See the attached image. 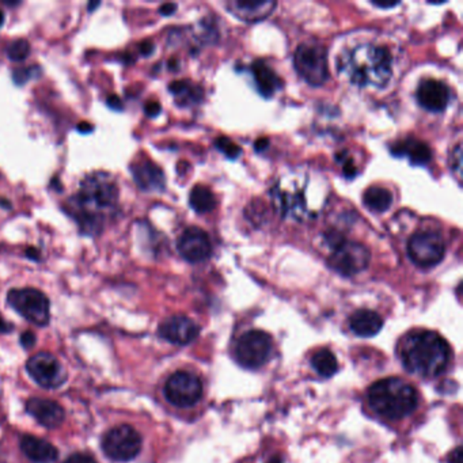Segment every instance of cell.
<instances>
[{"label":"cell","mask_w":463,"mask_h":463,"mask_svg":"<svg viewBox=\"0 0 463 463\" xmlns=\"http://www.w3.org/2000/svg\"><path fill=\"white\" fill-rule=\"evenodd\" d=\"M36 342V336L31 333V332H25L22 336H21V344L24 348H31Z\"/></svg>","instance_id":"36"},{"label":"cell","mask_w":463,"mask_h":463,"mask_svg":"<svg viewBox=\"0 0 463 463\" xmlns=\"http://www.w3.org/2000/svg\"><path fill=\"white\" fill-rule=\"evenodd\" d=\"M26 412L48 429H56L64 422V410L52 399L33 397L26 402Z\"/></svg>","instance_id":"16"},{"label":"cell","mask_w":463,"mask_h":463,"mask_svg":"<svg viewBox=\"0 0 463 463\" xmlns=\"http://www.w3.org/2000/svg\"><path fill=\"white\" fill-rule=\"evenodd\" d=\"M363 203L374 214H382L393 204V194L382 186H369L363 194Z\"/></svg>","instance_id":"25"},{"label":"cell","mask_w":463,"mask_h":463,"mask_svg":"<svg viewBox=\"0 0 463 463\" xmlns=\"http://www.w3.org/2000/svg\"><path fill=\"white\" fill-rule=\"evenodd\" d=\"M164 397L177 408H191L203 397V383L191 372L177 371L166 382Z\"/></svg>","instance_id":"11"},{"label":"cell","mask_w":463,"mask_h":463,"mask_svg":"<svg viewBox=\"0 0 463 463\" xmlns=\"http://www.w3.org/2000/svg\"><path fill=\"white\" fill-rule=\"evenodd\" d=\"M99 6H101V1H91V3H89L87 9H89V11H90V13H93V11H94V9H96V7H99Z\"/></svg>","instance_id":"45"},{"label":"cell","mask_w":463,"mask_h":463,"mask_svg":"<svg viewBox=\"0 0 463 463\" xmlns=\"http://www.w3.org/2000/svg\"><path fill=\"white\" fill-rule=\"evenodd\" d=\"M7 302L16 313L37 327H45L49 322V299L36 288H14L9 292Z\"/></svg>","instance_id":"6"},{"label":"cell","mask_w":463,"mask_h":463,"mask_svg":"<svg viewBox=\"0 0 463 463\" xmlns=\"http://www.w3.org/2000/svg\"><path fill=\"white\" fill-rule=\"evenodd\" d=\"M371 261V253L367 246L359 242L344 241L342 244L332 250L327 259L330 269L344 277H351L357 273L366 271Z\"/></svg>","instance_id":"9"},{"label":"cell","mask_w":463,"mask_h":463,"mask_svg":"<svg viewBox=\"0 0 463 463\" xmlns=\"http://www.w3.org/2000/svg\"><path fill=\"white\" fill-rule=\"evenodd\" d=\"M446 254L443 237L435 231H419L408 242V256L420 268H432L440 264Z\"/></svg>","instance_id":"10"},{"label":"cell","mask_w":463,"mask_h":463,"mask_svg":"<svg viewBox=\"0 0 463 463\" xmlns=\"http://www.w3.org/2000/svg\"><path fill=\"white\" fill-rule=\"evenodd\" d=\"M169 91L176 96L178 105L191 106L199 104L204 98V91L201 87L194 86L188 81H174L169 84Z\"/></svg>","instance_id":"24"},{"label":"cell","mask_w":463,"mask_h":463,"mask_svg":"<svg viewBox=\"0 0 463 463\" xmlns=\"http://www.w3.org/2000/svg\"><path fill=\"white\" fill-rule=\"evenodd\" d=\"M176 10H177V4H174V3H166L164 6H161L159 13L164 15V16H170V15L176 13Z\"/></svg>","instance_id":"38"},{"label":"cell","mask_w":463,"mask_h":463,"mask_svg":"<svg viewBox=\"0 0 463 463\" xmlns=\"http://www.w3.org/2000/svg\"><path fill=\"white\" fill-rule=\"evenodd\" d=\"M137 186L144 191H162L166 186L164 170L152 162H140L131 166Z\"/></svg>","instance_id":"19"},{"label":"cell","mask_w":463,"mask_h":463,"mask_svg":"<svg viewBox=\"0 0 463 463\" xmlns=\"http://www.w3.org/2000/svg\"><path fill=\"white\" fill-rule=\"evenodd\" d=\"M449 167L458 177L462 176V146L458 144L455 150L452 151L451 158H449Z\"/></svg>","instance_id":"31"},{"label":"cell","mask_w":463,"mask_h":463,"mask_svg":"<svg viewBox=\"0 0 463 463\" xmlns=\"http://www.w3.org/2000/svg\"><path fill=\"white\" fill-rule=\"evenodd\" d=\"M451 349L436 332L419 330L408 334L399 347V359L405 369L422 378H436L449 364Z\"/></svg>","instance_id":"2"},{"label":"cell","mask_w":463,"mask_h":463,"mask_svg":"<svg viewBox=\"0 0 463 463\" xmlns=\"http://www.w3.org/2000/svg\"><path fill=\"white\" fill-rule=\"evenodd\" d=\"M144 111H146V114H147L149 117H156V116H159V113L162 111V106H161V104L156 102V101H150V102H147V104L144 105Z\"/></svg>","instance_id":"33"},{"label":"cell","mask_w":463,"mask_h":463,"mask_svg":"<svg viewBox=\"0 0 463 463\" xmlns=\"http://www.w3.org/2000/svg\"><path fill=\"white\" fill-rule=\"evenodd\" d=\"M21 449L34 463H52L59 458V451L52 443L36 436H24L21 439Z\"/></svg>","instance_id":"20"},{"label":"cell","mask_w":463,"mask_h":463,"mask_svg":"<svg viewBox=\"0 0 463 463\" xmlns=\"http://www.w3.org/2000/svg\"><path fill=\"white\" fill-rule=\"evenodd\" d=\"M106 105L109 106L110 109L113 110H123V102H121V98L116 94H111V96H108L106 99Z\"/></svg>","instance_id":"35"},{"label":"cell","mask_w":463,"mask_h":463,"mask_svg":"<svg viewBox=\"0 0 463 463\" xmlns=\"http://www.w3.org/2000/svg\"><path fill=\"white\" fill-rule=\"evenodd\" d=\"M368 404L382 417L401 420L416 410L419 397L407 382L399 378H386L369 387Z\"/></svg>","instance_id":"4"},{"label":"cell","mask_w":463,"mask_h":463,"mask_svg":"<svg viewBox=\"0 0 463 463\" xmlns=\"http://www.w3.org/2000/svg\"><path fill=\"white\" fill-rule=\"evenodd\" d=\"M26 257L33 259V261H40V259H41V254H40V252H39L36 247H28V250H26Z\"/></svg>","instance_id":"42"},{"label":"cell","mask_w":463,"mask_h":463,"mask_svg":"<svg viewBox=\"0 0 463 463\" xmlns=\"http://www.w3.org/2000/svg\"><path fill=\"white\" fill-rule=\"evenodd\" d=\"M272 199L274 208L284 218L302 220L309 215L306 196L298 185L283 186L277 184V186L272 189Z\"/></svg>","instance_id":"13"},{"label":"cell","mask_w":463,"mask_h":463,"mask_svg":"<svg viewBox=\"0 0 463 463\" xmlns=\"http://www.w3.org/2000/svg\"><path fill=\"white\" fill-rule=\"evenodd\" d=\"M178 61L176 60V59H171L170 61H169V69H177L178 67Z\"/></svg>","instance_id":"46"},{"label":"cell","mask_w":463,"mask_h":463,"mask_svg":"<svg viewBox=\"0 0 463 463\" xmlns=\"http://www.w3.org/2000/svg\"><path fill=\"white\" fill-rule=\"evenodd\" d=\"M268 146H269V140H268V139H259V140L254 143V150L261 152V151L265 150Z\"/></svg>","instance_id":"43"},{"label":"cell","mask_w":463,"mask_h":463,"mask_svg":"<svg viewBox=\"0 0 463 463\" xmlns=\"http://www.w3.org/2000/svg\"><path fill=\"white\" fill-rule=\"evenodd\" d=\"M294 66L300 78L313 87H319L329 78L327 52L321 44L306 42L298 46L294 55Z\"/></svg>","instance_id":"5"},{"label":"cell","mask_w":463,"mask_h":463,"mask_svg":"<svg viewBox=\"0 0 463 463\" xmlns=\"http://www.w3.org/2000/svg\"><path fill=\"white\" fill-rule=\"evenodd\" d=\"M102 449L108 458L116 462H129L141 449V436L129 425L114 427L104 436Z\"/></svg>","instance_id":"8"},{"label":"cell","mask_w":463,"mask_h":463,"mask_svg":"<svg viewBox=\"0 0 463 463\" xmlns=\"http://www.w3.org/2000/svg\"><path fill=\"white\" fill-rule=\"evenodd\" d=\"M119 203V188L108 173L84 178L78 193L67 204V212L76 220L84 235H96L110 211Z\"/></svg>","instance_id":"1"},{"label":"cell","mask_w":463,"mask_h":463,"mask_svg":"<svg viewBox=\"0 0 463 463\" xmlns=\"http://www.w3.org/2000/svg\"><path fill=\"white\" fill-rule=\"evenodd\" d=\"M10 329H11V325H9L4 319L0 318V332H1V333H7Z\"/></svg>","instance_id":"44"},{"label":"cell","mask_w":463,"mask_h":463,"mask_svg":"<svg viewBox=\"0 0 463 463\" xmlns=\"http://www.w3.org/2000/svg\"><path fill=\"white\" fill-rule=\"evenodd\" d=\"M371 3L379 9H393L399 4V1H371Z\"/></svg>","instance_id":"41"},{"label":"cell","mask_w":463,"mask_h":463,"mask_svg":"<svg viewBox=\"0 0 463 463\" xmlns=\"http://www.w3.org/2000/svg\"><path fill=\"white\" fill-rule=\"evenodd\" d=\"M392 61V55L384 46L362 44L342 55L340 71L359 87L382 89L390 82Z\"/></svg>","instance_id":"3"},{"label":"cell","mask_w":463,"mask_h":463,"mask_svg":"<svg viewBox=\"0 0 463 463\" xmlns=\"http://www.w3.org/2000/svg\"><path fill=\"white\" fill-rule=\"evenodd\" d=\"M3 22H4V13L0 10V28L3 26Z\"/></svg>","instance_id":"48"},{"label":"cell","mask_w":463,"mask_h":463,"mask_svg":"<svg viewBox=\"0 0 463 463\" xmlns=\"http://www.w3.org/2000/svg\"><path fill=\"white\" fill-rule=\"evenodd\" d=\"M177 250L185 261L197 264L211 257L212 245L206 232L199 227H189L181 234L177 242Z\"/></svg>","instance_id":"14"},{"label":"cell","mask_w":463,"mask_h":463,"mask_svg":"<svg viewBox=\"0 0 463 463\" xmlns=\"http://www.w3.org/2000/svg\"><path fill=\"white\" fill-rule=\"evenodd\" d=\"M252 74L259 94L265 98H271L277 90L283 87V81L280 79V76L264 60H256L252 64Z\"/></svg>","instance_id":"21"},{"label":"cell","mask_w":463,"mask_h":463,"mask_svg":"<svg viewBox=\"0 0 463 463\" xmlns=\"http://www.w3.org/2000/svg\"><path fill=\"white\" fill-rule=\"evenodd\" d=\"M276 4L277 3L273 0H262V1L230 0L226 3V9L238 19L247 24H256L264 21L265 18L272 14Z\"/></svg>","instance_id":"17"},{"label":"cell","mask_w":463,"mask_h":463,"mask_svg":"<svg viewBox=\"0 0 463 463\" xmlns=\"http://www.w3.org/2000/svg\"><path fill=\"white\" fill-rule=\"evenodd\" d=\"M40 72H41V69H39L37 66L21 67V69H14L13 81H14L15 84L22 86V84L28 83L30 79H33L34 76H37Z\"/></svg>","instance_id":"30"},{"label":"cell","mask_w":463,"mask_h":463,"mask_svg":"<svg viewBox=\"0 0 463 463\" xmlns=\"http://www.w3.org/2000/svg\"><path fill=\"white\" fill-rule=\"evenodd\" d=\"M64 463H96V459L87 454H72Z\"/></svg>","instance_id":"32"},{"label":"cell","mask_w":463,"mask_h":463,"mask_svg":"<svg viewBox=\"0 0 463 463\" xmlns=\"http://www.w3.org/2000/svg\"><path fill=\"white\" fill-rule=\"evenodd\" d=\"M189 204L197 214H208L215 209L216 197L208 186L196 185L189 194Z\"/></svg>","instance_id":"26"},{"label":"cell","mask_w":463,"mask_h":463,"mask_svg":"<svg viewBox=\"0 0 463 463\" xmlns=\"http://www.w3.org/2000/svg\"><path fill=\"white\" fill-rule=\"evenodd\" d=\"M268 463H282V458H279V457H274V458H272L271 461Z\"/></svg>","instance_id":"47"},{"label":"cell","mask_w":463,"mask_h":463,"mask_svg":"<svg viewBox=\"0 0 463 463\" xmlns=\"http://www.w3.org/2000/svg\"><path fill=\"white\" fill-rule=\"evenodd\" d=\"M341 164H344V176L347 178H354L356 177V167L354 164L348 161L345 158V154H342V162Z\"/></svg>","instance_id":"34"},{"label":"cell","mask_w":463,"mask_h":463,"mask_svg":"<svg viewBox=\"0 0 463 463\" xmlns=\"http://www.w3.org/2000/svg\"><path fill=\"white\" fill-rule=\"evenodd\" d=\"M29 54H30V44L24 39L14 40V41L10 42L7 46V57L15 63H21V61L26 60Z\"/></svg>","instance_id":"28"},{"label":"cell","mask_w":463,"mask_h":463,"mask_svg":"<svg viewBox=\"0 0 463 463\" xmlns=\"http://www.w3.org/2000/svg\"><path fill=\"white\" fill-rule=\"evenodd\" d=\"M200 333L199 325L185 315H173L159 327V336L176 345H188L196 340Z\"/></svg>","instance_id":"15"},{"label":"cell","mask_w":463,"mask_h":463,"mask_svg":"<svg viewBox=\"0 0 463 463\" xmlns=\"http://www.w3.org/2000/svg\"><path fill=\"white\" fill-rule=\"evenodd\" d=\"M349 327L359 337H372L381 332L383 318L372 310H359L351 317Z\"/></svg>","instance_id":"22"},{"label":"cell","mask_w":463,"mask_h":463,"mask_svg":"<svg viewBox=\"0 0 463 463\" xmlns=\"http://www.w3.org/2000/svg\"><path fill=\"white\" fill-rule=\"evenodd\" d=\"M155 46L151 41H143L140 44V54L143 56H150L154 52Z\"/></svg>","instance_id":"39"},{"label":"cell","mask_w":463,"mask_h":463,"mask_svg":"<svg viewBox=\"0 0 463 463\" xmlns=\"http://www.w3.org/2000/svg\"><path fill=\"white\" fill-rule=\"evenodd\" d=\"M30 378L45 389H57L67 381V372L54 354L48 352L31 356L26 363Z\"/></svg>","instance_id":"12"},{"label":"cell","mask_w":463,"mask_h":463,"mask_svg":"<svg viewBox=\"0 0 463 463\" xmlns=\"http://www.w3.org/2000/svg\"><path fill=\"white\" fill-rule=\"evenodd\" d=\"M463 451L462 447H457L449 455V463H462Z\"/></svg>","instance_id":"37"},{"label":"cell","mask_w":463,"mask_h":463,"mask_svg":"<svg viewBox=\"0 0 463 463\" xmlns=\"http://www.w3.org/2000/svg\"><path fill=\"white\" fill-rule=\"evenodd\" d=\"M390 151L395 156H407L410 164L414 166H424L432 158L431 149L425 143L417 140L398 141L390 147Z\"/></svg>","instance_id":"23"},{"label":"cell","mask_w":463,"mask_h":463,"mask_svg":"<svg viewBox=\"0 0 463 463\" xmlns=\"http://www.w3.org/2000/svg\"><path fill=\"white\" fill-rule=\"evenodd\" d=\"M76 129H78V132H81V134H90V132H93L94 125H93V124L87 123V121H82V123H79L76 125Z\"/></svg>","instance_id":"40"},{"label":"cell","mask_w":463,"mask_h":463,"mask_svg":"<svg viewBox=\"0 0 463 463\" xmlns=\"http://www.w3.org/2000/svg\"><path fill=\"white\" fill-rule=\"evenodd\" d=\"M215 144H216L219 150L221 151L229 159H237L241 155V152H242L241 147L238 144H235L229 137H218L216 141H215Z\"/></svg>","instance_id":"29"},{"label":"cell","mask_w":463,"mask_h":463,"mask_svg":"<svg viewBox=\"0 0 463 463\" xmlns=\"http://www.w3.org/2000/svg\"><path fill=\"white\" fill-rule=\"evenodd\" d=\"M417 101L424 109L440 113L449 105V87L436 79L422 81L417 89Z\"/></svg>","instance_id":"18"},{"label":"cell","mask_w":463,"mask_h":463,"mask_svg":"<svg viewBox=\"0 0 463 463\" xmlns=\"http://www.w3.org/2000/svg\"><path fill=\"white\" fill-rule=\"evenodd\" d=\"M272 339L262 330H250L242 334L235 345V359L242 367H262L272 354Z\"/></svg>","instance_id":"7"},{"label":"cell","mask_w":463,"mask_h":463,"mask_svg":"<svg viewBox=\"0 0 463 463\" xmlns=\"http://www.w3.org/2000/svg\"><path fill=\"white\" fill-rule=\"evenodd\" d=\"M312 366L318 375L324 378L333 377L339 369V362L336 354L329 349H321L314 354L312 359Z\"/></svg>","instance_id":"27"}]
</instances>
